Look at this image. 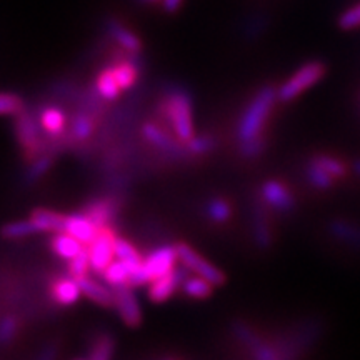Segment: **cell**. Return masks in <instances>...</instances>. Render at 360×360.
<instances>
[{
    "mask_svg": "<svg viewBox=\"0 0 360 360\" xmlns=\"http://www.w3.org/2000/svg\"><path fill=\"white\" fill-rule=\"evenodd\" d=\"M278 101L277 90L274 87H262L252 98L244 114L240 117L237 129V137L240 143H247L255 141V139L264 137V127L272 110L274 103Z\"/></svg>",
    "mask_w": 360,
    "mask_h": 360,
    "instance_id": "obj_1",
    "label": "cell"
},
{
    "mask_svg": "<svg viewBox=\"0 0 360 360\" xmlns=\"http://www.w3.org/2000/svg\"><path fill=\"white\" fill-rule=\"evenodd\" d=\"M164 114L172 125L175 137L182 143H187L193 137L192 103L182 90H174L164 102Z\"/></svg>",
    "mask_w": 360,
    "mask_h": 360,
    "instance_id": "obj_2",
    "label": "cell"
},
{
    "mask_svg": "<svg viewBox=\"0 0 360 360\" xmlns=\"http://www.w3.org/2000/svg\"><path fill=\"white\" fill-rule=\"evenodd\" d=\"M327 67L323 62L314 60V62H307L300 67L299 70L295 72L292 77H289L283 82L281 87L277 89V97L281 102H290L294 101L304 92L322 80L323 75H326Z\"/></svg>",
    "mask_w": 360,
    "mask_h": 360,
    "instance_id": "obj_3",
    "label": "cell"
},
{
    "mask_svg": "<svg viewBox=\"0 0 360 360\" xmlns=\"http://www.w3.org/2000/svg\"><path fill=\"white\" fill-rule=\"evenodd\" d=\"M40 120H35L25 109L15 115V134L27 160H35L42 150Z\"/></svg>",
    "mask_w": 360,
    "mask_h": 360,
    "instance_id": "obj_4",
    "label": "cell"
},
{
    "mask_svg": "<svg viewBox=\"0 0 360 360\" xmlns=\"http://www.w3.org/2000/svg\"><path fill=\"white\" fill-rule=\"evenodd\" d=\"M115 236L110 231L109 225L107 227L98 229L96 238L87 245L90 265H92L94 272L102 276L103 270L114 262L115 257Z\"/></svg>",
    "mask_w": 360,
    "mask_h": 360,
    "instance_id": "obj_5",
    "label": "cell"
},
{
    "mask_svg": "<svg viewBox=\"0 0 360 360\" xmlns=\"http://www.w3.org/2000/svg\"><path fill=\"white\" fill-rule=\"evenodd\" d=\"M179 260L177 254V245H164L159 249L152 250L150 254L143 259L142 264V272L146 282H152L155 278L167 276V274L174 272L175 264Z\"/></svg>",
    "mask_w": 360,
    "mask_h": 360,
    "instance_id": "obj_6",
    "label": "cell"
},
{
    "mask_svg": "<svg viewBox=\"0 0 360 360\" xmlns=\"http://www.w3.org/2000/svg\"><path fill=\"white\" fill-rule=\"evenodd\" d=\"M177 254L180 264L186 265L191 272L207 278L214 285H224L225 283V274L222 270L215 267L214 264H210L209 260H205L200 254H197L191 245L180 242V244H177Z\"/></svg>",
    "mask_w": 360,
    "mask_h": 360,
    "instance_id": "obj_7",
    "label": "cell"
},
{
    "mask_svg": "<svg viewBox=\"0 0 360 360\" xmlns=\"http://www.w3.org/2000/svg\"><path fill=\"white\" fill-rule=\"evenodd\" d=\"M115 295V309L119 312L125 326L139 327L142 323V310L139 304L137 297H135L132 285L125 283V285L114 287Z\"/></svg>",
    "mask_w": 360,
    "mask_h": 360,
    "instance_id": "obj_8",
    "label": "cell"
},
{
    "mask_svg": "<svg viewBox=\"0 0 360 360\" xmlns=\"http://www.w3.org/2000/svg\"><path fill=\"white\" fill-rule=\"evenodd\" d=\"M187 270L186 265H182V267H175L174 272L167 274V276L152 281L150 287H148V297H150L152 302L160 304L170 299L174 292L177 290V287L182 285L187 278Z\"/></svg>",
    "mask_w": 360,
    "mask_h": 360,
    "instance_id": "obj_9",
    "label": "cell"
},
{
    "mask_svg": "<svg viewBox=\"0 0 360 360\" xmlns=\"http://www.w3.org/2000/svg\"><path fill=\"white\" fill-rule=\"evenodd\" d=\"M260 195L265 204L277 212H290L295 207V199L290 188L278 180H267L260 188Z\"/></svg>",
    "mask_w": 360,
    "mask_h": 360,
    "instance_id": "obj_10",
    "label": "cell"
},
{
    "mask_svg": "<svg viewBox=\"0 0 360 360\" xmlns=\"http://www.w3.org/2000/svg\"><path fill=\"white\" fill-rule=\"evenodd\" d=\"M51 294L52 299L56 300L58 305H74L79 300V297L82 295V289H80V283L75 277H62L52 282L51 285Z\"/></svg>",
    "mask_w": 360,
    "mask_h": 360,
    "instance_id": "obj_11",
    "label": "cell"
},
{
    "mask_svg": "<svg viewBox=\"0 0 360 360\" xmlns=\"http://www.w3.org/2000/svg\"><path fill=\"white\" fill-rule=\"evenodd\" d=\"M142 135L150 146L160 148V150L169 152V154H180V152H182L179 139L174 141L172 135L165 132L164 129H160L159 125L154 122H147L142 125Z\"/></svg>",
    "mask_w": 360,
    "mask_h": 360,
    "instance_id": "obj_12",
    "label": "cell"
},
{
    "mask_svg": "<svg viewBox=\"0 0 360 360\" xmlns=\"http://www.w3.org/2000/svg\"><path fill=\"white\" fill-rule=\"evenodd\" d=\"M107 30H109L110 37L115 40L124 51H127L129 53H141L143 45L142 40L137 34H134L129 27H125L122 22H119L117 19H109L107 20Z\"/></svg>",
    "mask_w": 360,
    "mask_h": 360,
    "instance_id": "obj_13",
    "label": "cell"
},
{
    "mask_svg": "<svg viewBox=\"0 0 360 360\" xmlns=\"http://www.w3.org/2000/svg\"><path fill=\"white\" fill-rule=\"evenodd\" d=\"M65 232L74 236L84 245H89L96 238L98 227L85 214H72L67 215Z\"/></svg>",
    "mask_w": 360,
    "mask_h": 360,
    "instance_id": "obj_14",
    "label": "cell"
},
{
    "mask_svg": "<svg viewBox=\"0 0 360 360\" xmlns=\"http://www.w3.org/2000/svg\"><path fill=\"white\" fill-rule=\"evenodd\" d=\"M77 281L80 283V289H82V294L92 300V302L102 305V307H115L114 292L107 289L105 285H102L96 278L85 276L77 278Z\"/></svg>",
    "mask_w": 360,
    "mask_h": 360,
    "instance_id": "obj_15",
    "label": "cell"
},
{
    "mask_svg": "<svg viewBox=\"0 0 360 360\" xmlns=\"http://www.w3.org/2000/svg\"><path fill=\"white\" fill-rule=\"evenodd\" d=\"M30 220L34 222L37 232H65L67 217L58 212H53V210L35 209L30 215Z\"/></svg>",
    "mask_w": 360,
    "mask_h": 360,
    "instance_id": "obj_16",
    "label": "cell"
},
{
    "mask_svg": "<svg viewBox=\"0 0 360 360\" xmlns=\"http://www.w3.org/2000/svg\"><path fill=\"white\" fill-rule=\"evenodd\" d=\"M51 247H52V250L58 255V257L65 259V260L74 259L75 255H79L80 252L85 249V245L82 244V242L77 240V238L67 232L53 233V237L51 240Z\"/></svg>",
    "mask_w": 360,
    "mask_h": 360,
    "instance_id": "obj_17",
    "label": "cell"
},
{
    "mask_svg": "<svg viewBox=\"0 0 360 360\" xmlns=\"http://www.w3.org/2000/svg\"><path fill=\"white\" fill-rule=\"evenodd\" d=\"M84 214L87 215V217L92 220V222L96 224L98 229L107 227L115 215V205H114V202L109 199L94 200L87 205V209H85Z\"/></svg>",
    "mask_w": 360,
    "mask_h": 360,
    "instance_id": "obj_18",
    "label": "cell"
},
{
    "mask_svg": "<svg viewBox=\"0 0 360 360\" xmlns=\"http://www.w3.org/2000/svg\"><path fill=\"white\" fill-rule=\"evenodd\" d=\"M39 120L42 129L49 135H52V137H58V135L65 132V114L60 109H57V107H47V109H44Z\"/></svg>",
    "mask_w": 360,
    "mask_h": 360,
    "instance_id": "obj_19",
    "label": "cell"
},
{
    "mask_svg": "<svg viewBox=\"0 0 360 360\" xmlns=\"http://www.w3.org/2000/svg\"><path fill=\"white\" fill-rule=\"evenodd\" d=\"M328 231L332 236L345 244L360 247V225L349 222V220H334L328 225Z\"/></svg>",
    "mask_w": 360,
    "mask_h": 360,
    "instance_id": "obj_20",
    "label": "cell"
},
{
    "mask_svg": "<svg viewBox=\"0 0 360 360\" xmlns=\"http://www.w3.org/2000/svg\"><path fill=\"white\" fill-rule=\"evenodd\" d=\"M96 87H97L98 96L105 98V101H115V98L119 97V94L122 92L119 82H117V79L114 77V72H112V69L102 70L101 74L97 75Z\"/></svg>",
    "mask_w": 360,
    "mask_h": 360,
    "instance_id": "obj_21",
    "label": "cell"
},
{
    "mask_svg": "<svg viewBox=\"0 0 360 360\" xmlns=\"http://www.w3.org/2000/svg\"><path fill=\"white\" fill-rule=\"evenodd\" d=\"M182 290H184V294H186L187 297H191V299L202 300V299H207V297L212 295L214 283L209 282L204 277L197 276V277L186 278L182 283Z\"/></svg>",
    "mask_w": 360,
    "mask_h": 360,
    "instance_id": "obj_22",
    "label": "cell"
},
{
    "mask_svg": "<svg viewBox=\"0 0 360 360\" xmlns=\"http://www.w3.org/2000/svg\"><path fill=\"white\" fill-rule=\"evenodd\" d=\"M115 350V342L109 334H102L94 339L92 344L89 347V359L94 360H105L110 359L114 355Z\"/></svg>",
    "mask_w": 360,
    "mask_h": 360,
    "instance_id": "obj_23",
    "label": "cell"
},
{
    "mask_svg": "<svg viewBox=\"0 0 360 360\" xmlns=\"http://www.w3.org/2000/svg\"><path fill=\"white\" fill-rule=\"evenodd\" d=\"M102 277L105 278V282L110 287H120L130 283V270L122 260H117V262H112L109 267L103 270Z\"/></svg>",
    "mask_w": 360,
    "mask_h": 360,
    "instance_id": "obj_24",
    "label": "cell"
},
{
    "mask_svg": "<svg viewBox=\"0 0 360 360\" xmlns=\"http://www.w3.org/2000/svg\"><path fill=\"white\" fill-rule=\"evenodd\" d=\"M0 233H2V237L13 238V240H17V238L34 236V233H37V229H35V225L30 219L29 220H15V222L4 225Z\"/></svg>",
    "mask_w": 360,
    "mask_h": 360,
    "instance_id": "obj_25",
    "label": "cell"
},
{
    "mask_svg": "<svg viewBox=\"0 0 360 360\" xmlns=\"http://www.w3.org/2000/svg\"><path fill=\"white\" fill-rule=\"evenodd\" d=\"M112 72H114V77L122 90L132 89L137 82V67L130 62H119L112 67Z\"/></svg>",
    "mask_w": 360,
    "mask_h": 360,
    "instance_id": "obj_26",
    "label": "cell"
},
{
    "mask_svg": "<svg viewBox=\"0 0 360 360\" xmlns=\"http://www.w3.org/2000/svg\"><path fill=\"white\" fill-rule=\"evenodd\" d=\"M307 179L315 188H319V191H328V188H332L335 180L330 174L326 172L321 165L315 164L314 160H310L307 165Z\"/></svg>",
    "mask_w": 360,
    "mask_h": 360,
    "instance_id": "obj_27",
    "label": "cell"
},
{
    "mask_svg": "<svg viewBox=\"0 0 360 360\" xmlns=\"http://www.w3.org/2000/svg\"><path fill=\"white\" fill-rule=\"evenodd\" d=\"M310 160H314L315 164L321 165V167L326 170V172L330 174L334 179H342V177H345V174H347V167H345L344 162H340L339 159H335V157H332V155L317 154V155H314Z\"/></svg>",
    "mask_w": 360,
    "mask_h": 360,
    "instance_id": "obj_28",
    "label": "cell"
},
{
    "mask_svg": "<svg viewBox=\"0 0 360 360\" xmlns=\"http://www.w3.org/2000/svg\"><path fill=\"white\" fill-rule=\"evenodd\" d=\"M94 129H96V125H94L92 117L80 114L75 117L74 122L70 125V135L72 139H75L77 142H84L94 134Z\"/></svg>",
    "mask_w": 360,
    "mask_h": 360,
    "instance_id": "obj_29",
    "label": "cell"
},
{
    "mask_svg": "<svg viewBox=\"0 0 360 360\" xmlns=\"http://www.w3.org/2000/svg\"><path fill=\"white\" fill-rule=\"evenodd\" d=\"M205 214L212 222L215 224H224L231 219L232 210L229 202L225 199H212L205 207Z\"/></svg>",
    "mask_w": 360,
    "mask_h": 360,
    "instance_id": "obj_30",
    "label": "cell"
},
{
    "mask_svg": "<svg viewBox=\"0 0 360 360\" xmlns=\"http://www.w3.org/2000/svg\"><path fill=\"white\" fill-rule=\"evenodd\" d=\"M90 269H92V265H90V257H89L87 247H85V249L80 252L79 255H75L74 259L69 260V272H70L72 277L80 278V277L89 276Z\"/></svg>",
    "mask_w": 360,
    "mask_h": 360,
    "instance_id": "obj_31",
    "label": "cell"
},
{
    "mask_svg": "<svg viewBox=\"0 0 360 360\" xmlns=\"http://www.w3.org/2000/svg\"><path fill=\"white\" fill-rule=\"evenodd\" d=\"M24 109V102L19 96L0 92V115H17Z\"/></svg>",
    "mask_w": 360,
    "mask_h": 360,
    "instance_id": "obj_32",
    "label": "cell"
},
{
    "mask_svg": "<svg viewBox=\"0 0 360 360\" xmlns=\"http://www.w3.org/2000/svg\"><path fill=\"white\" fill-rule=\"evenodd\" d=\"M337 24H339L342 30H352L360 27V4L347 8L345 12H342Z\"/></svg>",
    "mask_w": 360,
    "mask_h": 360,
    "instance_id": "obj_33",
    "label": "cell"
},
{
    "mask_svg": "<svg viewBox=\"0 0 360 360\" xmlns=\"http://www.w3.org/2000/svg\"><path fill=\"white\" fill-rule=\"evenodd\" d=\"M212 147H214V141L210 137H207V135L205 137H195V135H193L191 141L186 143L187 152H191L192 155L205 154V152H209Z\"/></svg>",
    "mask_w": 360,
    "mask_h": 360,
    "instance_id": "obj_34",
    "label": "cell"
},
{
    "mask_svg": "<svg viewBox=\"0 0 360 360\" xmlns=\"http://www.w3.org/2000/svg\"><path fill=\"white\" fill-rule=\"evenodd\" d=\"M264 150H265V139L264 137H259V139H255V141L242 143L240 146L242 155L247 157V159H255V157H259Z\"/></svg>",
    "mask_w": 360,
    "mask_h": 360,
    "instance_id": "obj_35",
    "label": "cell"
},
{
    "mask_svg": "<svg viewBox=\"0 0 360 360\" xmlns=\"http://www.w3.org/2000/svg\"><path fill=\"white\" fill-rule=\"evenodd\" d=\"M52 159L51 157H42V159H35L32 169H30V179H39L45 170L51 167Z\"/></svg>",
    "mask_w": 360,
    "mask_h": 360,
    "instance_id": "obj_36",
    "label": "cell"
},
{
    "mask_svg": "<svg viewBox=\"0 0 360 360\" xmlns=\"http://www.w3.org/2000/svg\"><path fill=\"white\" fill-rule=\"evenodd\" d=\"M13 334V321L12 319H8L0 326V339L2 340H8Z\"/></svg>",
    "mask_w": 360,
    "mask_h": 360,
    "instance_id": "obj_37",
    "label": "cell"
},
{
    "mask_svg": "<svg viewBox=\"0 0 360 360\" xmlns=\"http://www.w3.org/2000/svg\"><path fill=\"white\" fill-rule=\"evenodd\" d=\"M182 2L184 0H164V2H162V7H164V11L167 13H174L179 11Z\"/></svg>",
    "mask_w": 360,
    "mask_h": 360,
    "instance_id": "obj_38",
    "label": "cell"
},
{
    "mask_svg": "<svg viewBox=\"0 0 360 360\" xmlns=\"http://www.w3.org/2000/svg\"><path fill=\"white\" fill-rule=\"evenodd\" d=\"M137 2L146 4V6H154V4H162L164 0H137Z\"/></svg>",
    "mask_w": 360,
    "mask_h": 360,
    "instance_id": "obj_39",
    "label": "cell"
},
{
    "mask_svg": "<svg viewBox=\"0 0 360 360\" xmlns=\"http://www.w3.org/2000/svg\"><path fill=\"white\" fill-rule=\"evenodd\" d=\"M352 169H354V172L357 174L359 177H360V159H357V160L354 162V164H352Z\"/></svg>",
    "mask_w": 360,
    "mask_h": 360,
    "instance_id": "obj_40",
    "label": "cell"
}]
</instances>
